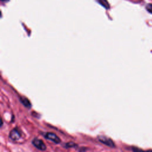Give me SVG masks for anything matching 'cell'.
I'll use <instances>...</instances> for the list:
<instances>
[{
  "label": "cell",
  "instance_id": "obj_4",
  "mask_svg": "<svg viewBox=\"0 0 152 152\" xmlns=\"http://www.w3.org/2000/svg\"><path fill=\"white\" fill-rule=\"evenodd\" d=\"M9 137L13 141H17L21 137V133L17 128L13 129L10 133Z\"/></svg>",
  "mask_w": 152,
  "mask_h": 152
},
{
  "label": "cell",
  "instance_id": "obj_5",
  "mask_svg": "<svg viewBox=\"0 0 152 152\" xmlns=\"http://www.w3.org/2000/svg\"><path fill=\"white\" fill-rule=\"evenodd\" d=\"M97 2L106 9L110 8V5L107 0H97Z\"/></svg>",
  "mask_w": 152,
  "mask_h": 152
},
{
  "label": "cell",
  "instance_id": "obj_7",
  "mask_svg": "<svg viewBox=\"0 0 152 152\" xmlns=\"http://www.w3.org/2000/svg\"><path fill=\"white\" fill-rule=\"evenodd\" d=\"M146 10L150 14H152V4H148L145 7Z\"/></svg>",
  "mask_w": 152,
  "mask_h": 152
},
{
  "label": "cell",
  "instance_id": "obj_3",
  "mask_svg": "<svg viewBox=\"0 0 152 152\" xmlns=\"http://www.w3.org/2000/svg\"><path fill=\"white\" fill-rule=\"evenodd\" d=\"M32 144H33L34 146H35L37 148H38L40 150H45L46 147V145L45 144V143L39 139L37 138H34L33 141H32Z\"/></svg>",
  "mask_w": 152,
  "mask_h": 152
},
{
  "label": "cell",
  "instance_id": "obj_2",
  "mask_svg": "<svg viewBox=\"0 0 152 152\" xmlns=\"http://www.w3.org/2000/svg\"><path fill=\"white\" fill-rule=\"evenodd\" d=\"M45 137L50 140L53 141V142H55V144H59L61 142V140L60 138L54 133L52 132H47L46 133V134L45 135Z\"/></svg>",
  "mask_w": 152,
  "mask_h": 152
},
{
  "label": "cell",
  "instance_id": "obj_9",
  "mask_svg": "<svg viewBox=\"0 0 152 152\" xmlns=\"http://www.w3.org/2000/svg\"><path fill=\"white\" fill-rule=\"evenodd\" d=\"M2 2H8L9 0H1Z\"/></svg>",
  "mask_w": 152,
  "mask_h": 152
},
{
  "label": "cell",
  "instance_id": "obj_6",
  "mask_svg": "<svg viewBox=\"0 0 152 152\" xmlns=\"http://www.w3.org/2000/svg\"><path fill=\"white\" fill-rule=\"evenodd\" d=\"M20 100H21V103L26 107H30L31 106V103L30 102H29V100L26 99V97H22L20 98Z\"/></svg>",
  "mask_w": 152,
  "mask_h": 152
},
{
  "label": "cell",
  "instance_id": "obj_1",
  "mask_svg": "<svg viewBox=\"0 0 152 152\" xmlns=\"http://www.w3.org/2000/svg\"><path fill=\"white\" fill-rule=\"evenodd\" d=\"M98 140L102 144H104V145H106L108 147H110L111 148H113L115 147V145L114 142H113V141L110 138H109L106 136L100 135L98 137Z\"/></svg>",
  "mask_w": 152,
  "mask_h": 152
},
{
  "label": "cell",
  "instance_id": "obj_8",
  "mask_svg": "<svg viewBox=\"0 0 152 152\" xmlns=\"http://www.w3.org/2000/svg\"><path fill=\"white\" fill-rule=\"evenodd\" d=\"M75 146H77V145L75 143H74L73 142H69L65 144V148H72V147H74Z\"/></svg>",
  "mask_w": 152,
  "mask_h": 152
}]
</instances>
